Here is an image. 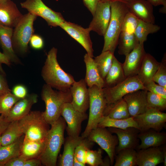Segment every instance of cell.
<instances>
[{"label":"cell","instance_id":"cell-1","mask_svg":"<svg viewBox=\"0 0 166 166\" xmlns=\"http://www.w3.org/2000/svg\"><path fill=\"white\" fill-rule=\"evenodd\" d=\"M57 52V49L54 47L49 51L42 70L41 76L46 84L58 90L65 91L69 90L75 80L59 65Z\"/></svg>","mask_w":166,"mask_h":166},{"label":"cell","instance_id":"cell-2","mask_svg":"<svg viewBox=\"0 0 166 166\" xmlns=\"http://www.w3.org/2000/svg\"><path fill=\"white\" fill-rule=\"evenodd\" d=\"M65 121L61 117L51 125L45 140V146L39 159L42 165L55 166L58 155L64 144Z\"/></svg>","mask_w":166,"mask_h":166},{"label":"cell","instance_id":"cell-3","mask_svg":"<svg viewBox=\"0 0 166 166\" xmlns=\"http://www.w3.org/2000/svg\"><path fill=\"white\" fill-rule=\"evenodd\" d=\"M41 95L45 105L42 115L46 122L51 125L60 117L63 105L71 102V93L69 90L65 91L55 90L45 84L43 86Z\"/></svg>","mask_w":166,"mask_h":166},{"label":"cell","instance_id":"cell-4","mask_svg":"<svg viewBox=\"0 0 166 166\" xmlns=\"http://www.w3.org/2000/svg\"><path fill=\"white\" fill-rule=\"evenodd\" d=\"M111 17L104 35L102 52L109 51L114 53L117 46L122 25L126 14L129 11L126 4L120 2H110Z\"/></svg>","mask_w":166,"mask_h":166},{"label":"cell","instance_id":"cell-5","mask_svg":"<svg viewBox=\"0 0 166 166\" xmlns=\"http://www.w3.org/2000/svg\"><path fill=\"white\" fill-rule=\"evenodd\" d=\"M18 122L25 138L33 140H45L50 128L49 124L45 120L42 112L30 111Z\"/></svg>","mask_w":166,"mask_h":166},{"label":"cell","instance_id":"cell-6","mask_svg":"<svg viewBox=\"0 0 166 166\" xmlns=\"http://www.w3.org/2000/svg\"><path fill=\"white\" fill-rule=\"evenodd\" d=\"M37 16L29 12L24 14L13 28L12 43L17 54L23 55L28 50V44L34 33V24Z\"/></svg>","mask_w":166,"mask_h":166},{"label":"cell","instance_id":"cell-7","mask_svg":"<svg viewBox=\"0 0 166 166\" xmlns=\"http://www.w3.org/2000/svg\"><path fill=\"white\" fill-rule=\"evenodd\" d=\"M89 97V113L86 127L81 136L86 138L91 131L97 127L107 105L103 88L96 85L88 87Z\"/></svg>","mask_w":166,"mask_h":166},{"label":"cell","instance_id":"cell-8","mask_svg":"<svg viewBox=\"0 0 166 166\" xmlns=\"http://www.w3.org/2000/svg\"><path fill=\"white\" fill-rule=\"evenodd\" d=\"M140 89L146 90L137 75L126 77L113 87L103 88L107 105L115 103L126 95Z\"/></svg>","mask_w":166,"mask_h":166},{"label":"cell","instance_id":"cell-9","mask_svg":"<svg viewBox=\"0 0 166 166\" xmlns=\"http://www.w3.org/2000/svg\"><path fill=\"white\" fill-rule=\"evenodd\" d=\"M20 4L29 13L44 19L49 26H59L65 21L61 13L49 8L42 0H26Z\"/></svg>","mask_w":166,"mask_h":166},{"label":"cell","instance_id":"cell-10","mask_svg":"<svg viewBox=\"0 0 166 166\" xmlns=\"http://www.w3.org/2000/svg\"><path fill=\"white\" fill-rule=\"evenodd\" d=\"M97 143L107 153L111 165H113L116 156V149L118 143L117 136L113 135L106 128L97 127L92 130L86 137Z\"/></svg>","mask_w":166,"mask_h":166},{"label":"cell","instance_id":"cell-11","mask_svg":"<svg viewBox=\"0 0 166 166\" xmlns=\"http://www.w3.org/2000/svg\"><path fill=\"white\" fill-rule=\"evenodd\" d=\"M61 116L67 124L66 129L68 136L73 137L79 136L81 124L88 117L86 113L81 112L76 109L71 102L66 103L63 105Z\"/></svg>","mask_w":166,"mask_h":166},{"label":"cell","instance_id":"cell-12","mask_svg":"<svg viewBox=\"0 0 166 166\" xmlns=\"http://www.w3.org/2000/svg\"><path fill=\"white\" fill-rule=\"evenodd\" d=\"M132 118L140 131L153 129L160 132L165 127L166 122V113L150 108L144 113Z\"/></svg>","mask_w":166,"mask_h":166},{"label":"cell","instance_id":"cell-13","mask_svg":"<svg viewBox=\"0 0 166 166\" xmlns=\"http://www.w3.org/2000/svg\"><path fill=\"white\" fill-rule=\"evenodd\" d=\"M84 48L87 53L93 57V49L88 28H85L74 23L65 21L59 26Z\"/></svg>","mask_w":166,"mask_h":166},{"label":"cell","instance_id":"cell-14","mask_svg":"<svg viewBox=\"0 0 166 166\" xmlns=\"http://www.w3.org/2000/svg\"><path fill=\"white\" fill-rule=\"evenodd\" d=\"M93 18L88 27L90 31L104 36L111 17L110 2H100L98 4Z\"/></svg>","mask_w":166,"mask_h":166},{"label":"cell","instance_id":"cell-15","mask_svg":"<svg viewBox=\"0 0 166 166\" xmlns=\"http://www.w3.org/2000/svg\"><path fill=\"white\" fill-rule=\"evenodd\" d=\"M84 79L75 81L69 88L72 100L71 103L77 110L86 113L89 106V97L88 88Z\"/></svg>","mask_w":166,"mask_h":166},{"label":"cell","instance_id":"cell-16","mask_svg":"<svg viewBox=\"0 0 166 166\" xmlns=\"http://www.w3.org/2000/svg\"><path fill=\"white\" fill-rule=\"evenodd\" d=\"M108 129L117 136L118 143L116 149L117 154L122 149L137 148L139 145L138 135L140 130L136 128L130 127L125 129L108 128Z\"/></svg>","mask_w":166,"mask_h":166},{"label":"cell","instance_id":"cell-17","mask_svg":"<svg viewBox=\"0 0 166 166\" xmlns=\"http://www.w3.org/2000/svg\"><path fill=\"white\" fill-rule=\"evenodd\" d=\"M147 90L140 89L129 93L123 98L127 104L130 117L144 113L149 108L147 101Z\"/></svg>","mask_w":166,"mask_h":166},{"label":"cell","instance_id":"cell-18","mask_svg":"<svg viewBox=\"0 0 166 166\" xmlns=\"http://www.w3.org/2000/svg\"><path fill=\"white\" fill-rule=\"evenodd\" d=\"M136 28L130 24H122L117 44L119 54L126 56L139 43L134 34Z\"/></svg>","mask_w":166,"mask_h":166},{"label":"cell","instance_id":"cell-19","mask_svg":"<svg viewBox=\"0 0 166 166\" xmlns=\"http://www.w3.org/2000/svg\"><path fill=\"white\" fill-rule=\"evenodd\" d=\"M23 15L16 4L11 0H6L0 2V25L14 28Z\"/></svg>","mask_w":166,"mask_h":166},{"label":"cell","instance_id":"cell-20","mask_svg":"<svg viewBox=\"0 0 166 166\" xmlns=\"http://www.w3.org/2000/svg\"><path fill=\"white\" fill-rule=\"evenodd\" d=\"M145 53L144 44L139 43L125 56L122 65L126 78L137 75Z\"/></svg>","mask_w":166,"mask_h":166},{"label":"cell","instance_id":"cell-21","mask_svg":"<svg viewBox=\"0 0 166 166\" xmlns=\"http://www.w3.org/2000/svg\"><path fill=\"white\" fill-rule=\"evenodd\" d=\"M38 96L35 93L27 95L20 99L13 107L7 115L5 117L8 122L18 121L28 114L33 105L38 101Z\"/></svg>","mask_w":166,"mask_h":166},{"label":"cell","instance_id":"cell-22","mask_svg":"<svg viewBox=\"0 0 166 166\" xmlns=\"http://www.w3.org/2000/svg\"><path fill=\"white\" fill-rule=\"evenodd\" d=\"M126 4L129 11L139 20L155 24L153 6L147 0H134Z\"/></svg>","mask_w":166,"mask_h":166},{"label":"cell","instance_id":"cell-23","mask_svg":"<svg viewBox=\"0 0 166 166\" xmlns=\"http://www.w3.org/2000/svg\"><path fill=\"white\" fill-rule=\"evenodd\" d=\"M137 152V166H156L163 163V147H150Z\"/></svg>","mask_w":166,"mask_h":166},{"label":"cell","instance_id":"cell-24","mask_svg":"<svg viewBox=\"0 0 166 166\" xmlns=\"http://www.w3.org/2000/svg\"><path fill=\"white\" fill-rule=\"evenodd\" d=\"M13 28L0 24V46L3 53L11 63H21L13 47L12 38Z\"/></svg>","mask_w":166,"mask_h":166},{"label":"cell","instance_id":"cell-25","mask_svg":"<svg viewBox=\"0 0 166 166\" xmlns=\"http://www.w3.org/2000/svg\"><path fill=\"white\" fill-rule=\"evenodd\" d=\"M138 138L141 143L137 147L138 150L164 145L166 142V134L153 129L140 131Z\"/></svg>","mask_w":166,"mask_h":166},{"label":"cell","instance_id":"cell-26","mask_svg":"<svg viewBox=\"0 0 166 166\" xmlns=\"http://www.w3.org/2000/svg\"><path fill=\"white\" fill-rule=\"evenodd\" d=\"M160 64L151 54L145 53L137 75L144 85L152 80Z\"/></svg>","mask_w":166,"mask_h":166},{"label":"cell","instance_id":"cell-27","mask_svg":"<svg viewBox=\"0 0 166 166\" xmlns=\"http://www.w3.org/2000/svg\"><path fill=\"white\" fill-rule=\"evenodd\" d=\"M86 72L84 80L88 87L96 85L103 88L105 87V81L101 77L96 64L93 57L87 53L84 57Z\"/></svg>","mask_w":166,"mask_h":166},{"label":"cell","instance_id":"cell-28","mask_svg":"<svg viewBox=\"0 0 166 166\" xmlns=\"http://www.w3.org/2000/svg\"><path fill=\"white\" fill-rule=\"evenodd\" d=\"M81 136H68L64 140L63 152L59 157L58 165L73 166L75 148L84 139Z\"/></svg>","mask_w":166,"mask_h":166},{"label":"cell","instance_id":"cell-29","mask_svg":"<svg viewBox=\"0 0 166 166\" xmlns=\"http://www.w3.org/2000/svg\"><path fill=\"white\" fill-rule=\"evenodd\" d=\"M45 141L33 140L24 137L20 156L25 160L39 158L43 150Z\"/></svg>","mask_w":166,"mask_h":166},{"label":"cell","instance_id":"cell-30","mask_svg":"<svg viewBox=\"0 0 166 166\" xmlns=\"http://www.w3.org/2000/svg\"><path fill=\"white\" fill-rule=\"evenodd\" d=\"M126 78L122 64L114 56L112 66L105 78L104 88L113 87L123 81Z\"/></svg>","mask_w":166,"mask_h":166},{"label":"cell","instance_id":"cell-31","mask_svg":"<svg viewBox=\"0 0 166 166\" xmlns=\"http://www.w3.org/2000/svg\"><path fill=\"white\" fill-rule=\"evenodd\" d=\"M24 137L23 134L14 143L0 148V166H4L9 160L20 156Z\"/></svg>","mask_w":166,"mask_h":166},{"label":"cell","instance_id":"cell-32","mask_svg":"<svg viewBox=\"0 0 166 166\" xmlns=\"http://www.w3.org/2000/svg\"><path fill=\"white\" fill-rule=\"evenodd\" d=\"M103 116L118 119H126L131 117L126 103L123 99L115 103L106 105Z\"/></svg>","mask_w":166,"mask_h":166},{"label":"cell","instance_id":"cell-33","mask_svg":"<svg viewBox=\"0 0 166 166\" xmlns=\"http://www.w3.org/2000/svg\"><path fill=\"white\" fill-rule=\"evenodd\" d=\"M97 127L120 129L133 127L139 129L137 123L131 117L126 119H118L112 118L108 116H103L100 120Z\"/></svg>","mask_w":166,"mask_h":166},{"label":"cell","instance_id":"cell-34","mask_svg":"<svg viewBox=\"0 0 166 166\" xmlns=\"http://www.w3.org/2000/svg\"><path fill=\"white\" fill-rule=\"evenodd\" d=\"M18 121L10 122L1 135L2 146L12 144L23 135Z\"/></svg>","mask_w":166,"mask_h":166},{"label":"cell","instance_id":"cell-35","mask_svg":"<svg viewBox=\"0 0 166 166\" xmlns=\"http://www.w3.org/2000/svg\"><path fill=\"white\" fill-rule=\"evenodd\" d=\"M137 152L135 149L125 148L121 150L115 156L114 166H137Z\"/></svg>","mask_w":166,"mask_h":166},{"label":"cell","instance_id":"cell-36","mask_svg":"<svg viewBox=\"0 0 166 166\" xmlns=\"http://www.w3.org/2000/svg\"><path fill=\"white\" fill-rule=\"evenodd\" d=\"M160 29L158 25L139 20L134 34L139 43L144 44L148 34L156 33Z\"/></svg>","mask_w":166,"mask_h":166},{"label":"cell","instance_id":"cell-37","mask_svg":"<svg viewBox=\"0 0 166 166\" xmlns=\"http://www.w3.org/2000/svg\"><path fill=\"white\" fill-rule=\"evenodd\" d=\"M114 57L113 53L107 51L102 52L100 55L94 59L100 74L104 81L112 66Z\"/></svg>","mask_w":166,"mask_h":166},{"label":"cell","instance_id":"cell-38","mask_svg":"<svg viewBox=\"0 0 166 166\" xmlns=\"http://www.w3.org/2000/svg\"><path fill=\"white\" fill-rule=\"evenodd\" d=\"M102 150L99 148L97 150H87L86 156V164L91 166H110V162L109 157L104 160L102 159Z\"/></svg>","mask_w":166,"mask_h":166},{"label":"cell","instance_id":"cell-39","mask_svg":"<svg viewBox=\"0 0 166 166\" xmlns=\"http://www.w3.org/2000/svg\"><path fill=\"white\" fill-rule=\"evenodd\" d=\"M20 99L11 92L0 97V114L6 117L14 105Z\"/></svg>","mask_w":166,"mask_h":166},{"label":"cell","instance_id":"cell-40","mask_svg":"<svg viewBox=\"0 0 166 166\" xmlns=\"http://www.w3.org/2000/svg\"><path fill=\"white\" fill-rule=\"evenodd\" d=\"M94 142L89 140L87 138H84L76 147L74 158L86 164V156L87 150L93 145Z\"/></svg>","mask_w":166,"mask_h":166},{"label":"cell","instance_id":"cell-41","mask_svg":"<svg viewBox=\"0 0 166 166\" xmlns=\"http://www.w3.org/2000/svg\"><path fill=\"white\" fill-rule=\"evenodd\" d=\"M147 101L149 108L162 112L166 109V99L147 91Z\"/></svg>","mask_w":166,"mask_h":166},{"label":"cell","instance_id":"cell-42","mask_svg":"<svg viewBox=\"0 0 166 166\" xmlns=\"http://www.w3.org/2000/svg\"><path fill=\"white\" fill-rule=\"evenodd\" d=\"M152 81L166 89V60L164 55L160 66L154 75Z\"/></svg>","mask_w":166,"mask_h":166},{"label":"cell","instance_id":"cell-43","mask_svg":"<svg viewBox=\"0 0 166 166\" xmlns=\"http://www.w3.org/2000/svg\"><path fill=\"white\" fill-rule=\"evenodd\" d=\"M144 85L148 91L166 99V89L164 87L156 84L152 80Z\"/></svg>","mask_w":166,"mask_h":166},{"label":"cell","instance_id":"cell-44","mask_svg":"<svg viewBox=\"0 0 166 166\" xmlns=\"http://www.w3.org/2000/svg\"><path fill=\"white\" fill-rule=\"evenodd\" d=\"M29 43L33 49L36 50L42 49L44 46V41L42 38L37 34H34L32 35Z\"/></svg>","mask_w":166,"mask_h":166},{"label":"cell","instance_id":"cell-45","mask_svg":"<svg viewBox=\"0 0 166 166\" xmlns=\"http://www.w3.org/2000/svg\"><path fill=\"white\" fill-rule=\"evenodd\" d=\"M12 93L20 99L25 98L28 95L26 88L22 85H18L14 86L12 89Z\"/></svg>","mask_w":166,"mask_h":166},{"label":"cell","instance_id":"cell-46","mask_svg":"<svg viewBox=\"0 0 166 166\" xmlns=\"http://www.w3.org/2000/svg\"><path fill=\"white\" fill-rule=\"evenodd\" d=\"M5 76L0 71V97L11 92Z\"/></svg>","mask_w":166,"mask_h":166},{"label":"cell","instance_id":"cell-47","mask_svg":"<svg viewBox=\"0 0 166 166\" xmlns=\"http://www.w3.org/2000/svg\"><path fill=\"white\" fill-rule=\"evenodd\" d=\"M26 160L19 156L9 160L4 166H24Z\"/></svg>","mask_w":166,"mask_h":166},{"label":"cell","instance_id":"cell-48","mask_svg":"<svg viewBox=\"0 0 166 166\" xmlns=\"http://www.w3.org/2000/svg\"><path fill=\"white\" fill-rule=\"evenodd\" d=\"M83 1L85 6L93 16L100 0H83Z\"/></svg>","mask_w":166,"mask_h":166},{"label":"cell","instance_id":"cell-49","mask_svg":"<svg viewBox=\"0 0 166 166\" xmlns=\"http://www.w3.org/2000/svg\"><path fill=\"white\" fill-rule=\"evenodd\" d=\"M11 63L8 60L6 57L3 53L0 52V71L5 76L6 74L3 69L2 64H5L8 66H10Z\"/></svg>","mask_w":166,"mask_h":166},{"label":"cell","instance_id":"cell-50","mask_svg":"<svg viewBox=\"0 0 166 166\" xmlns=\"http://www.w3.org/2000/svg\"><path fill=\"white\" fill-rule=\"evenodd\" d=\"M42 165L39 158L26 160L24 166H39Z\"/></svg>","mask_w":166,"mask_h":166},{"label":"cell","instance_id":"cell-51","mask_svg":"<svg viewBox=\"0 0 166 166\" xmlns=\"http://www.w3.org/2000/svg\"><path fill=\"white\" fill-rule=\"evenodd\" d=\"M10 123L6 120L3 116L0 115V135L2 134Z\"/></svg>","mask_w":166,"mask_h":166},{"label":"cell","instance_id":"cell-52","mask_svg":"<svg viewBox=\"0 0 166 166\" xmlns=\"http://www.w3.org/2000/svg\"><path fill=\"white\" fill-rule=\"evenodd\" d=\"M153 6L162 5L166 7V0H147Z\"/></svg>","mask_w":166,"mask_h":166},{"label":"cell","instance_id":"cell-53","mask_svg":"<svg viewBox=\"0 0 166 166\" xmlns=\"http://www.w3.org/2000/svg\"><path fill=\"white\" fill-rule=\"evenodd\" d=\"M134 0H100V1L103 2H111L115 1L121 2L127 4Z\"/></svg>","mask_w":166,"mask_h":166},{"label":"cell","instance_id":"cell-54","mask_svg":"<svg viewBox=\"0 0 166 166\" xmlns=\"http://www.w3.org/2000/svg\"><path fill=\"white\" fill-rule=\"evenodd\" d=\"M163 162L164 166H166V147L165 146L163 147Z\"/></svg>","mask_w":166,"mask_h":166},{"label":"cell","instance_id":"cell-55","mask_svg":"<svg viewBox=\"0 0 166 166\" xmlns=\"http://www.w3.org/2000/svg\"><path fill=\"white\" fill-rule=\"evenodd\" d=\"M85 164L79 161L74 158L73 163V166H85Z\"/></svg>","mask_w":166,"mask_h":166},{"label":"cell","instance_id":"cell-56","mask_svg":"<svg viewBox=\"0 0 166 166\" xmlns=\"http://www.w3.org/2000/svg\"><path fill=\"white\" fill-rule=\"evenodd\" d=\"M2 146L1 139V135H0V148Z\"/></svg>","mask_w":166,"mask_h":166},{"label":"cell","instance_id":"cell-57","mask_svg":"<svg viewBox=\"0 0 166 166\" xmlns=\"http://www.w3.org/2000/svg\"><path fill=\"white\" fill-rule=\"evenodd\" d=\"M6 0H0V2Z\"/></svg>","mask_w":166,"mask_h":166}]
</instances>
